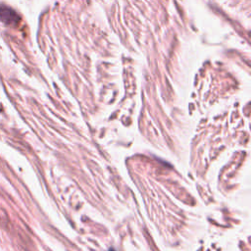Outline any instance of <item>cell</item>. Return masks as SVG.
I'll use <instances>...</instances> for the list:
<instances>
[{
    "mask_svg": "<svg viewBox=\"0 0 251 251\" xmlns=\"http://www.w3.org/2000/svg\"><path fill=\"white\" fill-rule=\"evenodd\" d=\"M109 251H115V250H113V249H110V250H109Z\"/></svg>",
    "mask_w": 251,
    "mask_h": 251,
    "instance_id": "cell-2",
    "label": "cell"
},
{
    "mask_svg": "<svg viewBox=\"0 0 251 251\" xmlns=\"http://www.w3.org/2000/svg\"><path fill=\"white\" fill-rule=\"evenodd\" d=\"M0 20L6 25H14L19 23L20 18L13 9L6 6H0Z\"/></svg>",
    "mask_w": 251,
    "mask_h": 251,
    "instance_id": "cell-1",
    "label": "cell"
}]
</instances>
